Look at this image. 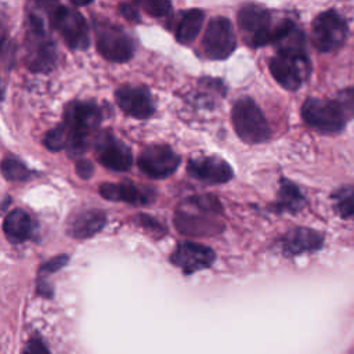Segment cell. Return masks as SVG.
I'll return each instance as SVG.
<instances>
[{
    "instance_id": "obj_1",
    "label": "cell",
    "mask_w": 354,
    "mask_h": 354,
    "mask_svg": "<svg viewBox=\"0 0 354 354\" xmlns=\"http://www.w3.org/2000/svg\"><path fill=\"white\" fill-rule=\"evenodd\" d=\"M238 26L250 47L281 44L297 29L290 19L274 22L271 12L257 4H246L239 8Z\"/></svg>"
},
{
    "instance_id": "obj_2",
    "label": "cell",
    "mask_w": 354,
    "mask_h": 354,
    "mask_svg": "<svg viewBox=\"0 0 354 354\" xmlns=\"http://www.w3.org/2000/svg\"><path fill=\"white\" fill-rule=\"evenodd\" d=\"M102 119L101 108L94 101H72L64 111L62 124L68 133V152L80 155L87 147V140L98 129Z\"/></svg>"
},
{
    "instance_id": "obj_3",
    "label": "cell",
    "mask_w": 354,
    "mask_h": 354,
    "mask_svg": "<svg viewBox=\"0 0 354 354\" xmlns=\"http://www.w3.org/2000/svg\"><path fill=\"white\" fill-rule=\"evenodd\" d=\"M57 61V48L46 30L44 19L37 12L28 17L25 64L32 72H48Z\"/></svg>"
},
{
    "instance_id": "obj_4",
    "label": "cell",
    "mask_w": 354,
    "mask_h": 354,
    "mask_svg": "<svg viewBox=\"0 0 354 354\" xmlns=\"http://www.w3.org/2000/svg\"><path fill=\"white\" fill-rule=\"evenodd\" d=\"M268 66L274 79L286 90H297L311 72V64L304 47L278 48Z\"/></svg>"
},
{
    "instance_id": "obj_5",
    "label": "cell",
    "mask_w": 354,
    "mask_h": 354,
    "mask_svg": "<svg viewBox=\"0 0 354 354\" xmlns=\"http://www.w3.org/2000/svg\"><path fill=\"white\" fill-rule=\"evenodd\" d=\"M231 119L234 130L242 141L260 144L270 138L268 123L259 105L250 97L236 100L231 111Z\"/></svg>"
},
{
    "instance_id": "obj_6",
    "label": "cell",
    "mask_w": 354,
    "mask_h": 354,
    "mask_svg": "<svg viewBox=\"0 0 354 354\" xmlns=\"http://www.w3.org/2000/svg\"><path fill=\"white\" fill-rule=\"evenodd\" d=\"M301 118L307 126L322 133H339L346 124V115L337 101L307 98L301 106Z\"/></svg>"
},
{
    "instance_id": "obj_7",
    "label": "cell",
    "mask_w": 354,
    "mask_h": 354,
    "mask_svg": "<svg viewBox=\"0 0 354 354\" xmlns=\"http://www.w3.org/2000/svg\"><path fill=\"white\" fill-rule=\"evenodd\" d=\"M95 44L98 53L111 62H126L134 53V44L131 37L120 26L105 22H94Z\"/></svg>"
},
{
    "instance_id": "obj_8",
    "label": "cell",
    "mask_w": 354,
    "mask_h": 354,
    "mask_svg": "<svg viewBox=\"0 0 354 354\" xmlns=\"http://www.w3.org/2000/svg\"><path fill=\"white\" fill-rule=\"evenodd\" d=\"M50 22L72 50H86L88 47V28L84 17L77 10L57 4L50 11Z\"/></svg>"
},
{
    "instance_id": "obj_9",
    "label": "cell",
    "mask_w": 354,
    "mask_h": 354,
    "mask_svg": "<svg viewBox=\"0 0 354 354\" xmlns=\"http://www.w3.org/2000/svg\"><path fill=\"white\" fill-rule=\"evenodd\" d=\"M187 209L180 207L176 212V227L181 231V234H187V235H209V234H214L213 231H220L221 225L203 216V214H218L221 213L223 207L220 205V202L210 195V199L207 201L206 206L203 207L202 213L199 214V209L196 207V205L188 199L185 203Z\"/></svg>"
},
{
    "instance_id": "obj_10",
    "label": "cell",
    "mask_w": 354,
    "mask_h": 354,
    "mask_svg": "<svg viewBox=\"0 0 354 354\" xmlns=\"http://www.w3.org/2000/svg\"><path fill=\"white\" fill-rule=\"evenodd\" d=\"M348 33L344 18L335 10H326L315 17L311 26V40L321 53L337 50Z\"/></svg>"
},
{
    "instance_id": "obj_11",
    "label": "cell",
    "mask_w": 354,
    "mask_h": 354,
    "mask_svg": "<svg viewBox=\"0 0 354 354\" xmlns=\"http://www.w3.org/2000/svg\"><path fill=\"white\" fill-rule=\"evenodd\" d=\"M236 47V37L232 25L225 17H214L209 21L203 37L202 48L210 59H225Z\"/></svg>"
},
{
    "instance_id": "obj_12",
    "label": "cell",
    "mask_w": 354,
    "mask_h": 354,
    "mask_svg": "<svg viewBox=\"0 0 354 354\" xmlns=\"http://www.w3.org/2000/svg\"><path fill=\"white\" fill-rule=\"evenodd\" d=\"M180 162V155L166 144H151L145 147L137 159L140 170L152 178H166L171 176Z\"/></svg>"
},
{
    "instance_id": "obj_13",
    "label": "cell",
    "mask_w": 354,
    "mask_h": 354,
    "mask_svg": "<svg viewBox=\"0 0 354 354\" xmlns=\"http://www.w3.org/2000/svg\"><path fill=\"white\" fill-rule=\"evenodd\" d=\"M94 153L97 160L104 167L113 171H126L133 165L130 148L108 131L97 136L94 142Z\"/></svg>"
},
{
    "instance_id": "obj_14",
    "label": "cell",
    "mask_w": 354,
    "mask_h": 354,
    "mask_svg": "<svg viewBox=\"0 0 354 354\" xmlns=\"http://www.w3.org/2000/svg\"><path fill=\"white\" fill-rule=\"evenodd\" d=\"M119 108L134 119H148L155 112V102L149 90L144 86L123 84L115 91Z\"/></svg>"
},
{
    "instance_id": "obj_15",
    "label": "cell",
    "mask_w": 354,
    "mask_h": 354,
    "mask_svg": "<svg viewBox=\"0 0 354 354\" xmlns=\"http://www.w3.org/2000/svg\"><path fill=\"white\" fill-rule=\"evenodd\" d=\"M214 260L216 254L210 248L188 241L180 242L170 256V261L187 275L209 268Z\"/></svg>"
},
{
    "instance_id": "obj_16",
    "label": "cell",
    "mask_w": 354,
    "mask_h": 354,
    "mask_svg": "<svg viewBox=\"0 0 354 354\" xmlns=\"http://www.w3.org/2000/svg\"><path fill=\"white\" fill-rule=\"evenodd\" d=\"M187 173L192 178L206 184H223L230 181L234 176L231 166L224 159L214 155L189 159Z\"/></svg>"
},
{
    "instance_id": "obj_17",
    "label": "cell",
    "mask_w": 354,
    "mask_h": 354,
    "mask_svg": "<svg viewBox=\"0 0 354 354\" xmlns=\"http://www.w3.org/2000/svg\"><path fill=\"white\" fill-rule=\"evenodd\" d=\"M322 245H324L322 234L306 227H296L288 231L281 239V246L285 256L313 253L321 249Z\"/></svg>"
},
{
    "instance_id": "obj_18",
    "label": "cell",
    "mask_w": 354,
    "mask_h": 354,
    "mask_svg": "<svg viewBox=\"0 0 354 354\" xmlns=\"http://www.w3.org/2000/svg\"><path fill=\"white\" fill-rule=\"evenodd\" d=\"M98 192L108 201L127 202L131 205H144L152 198V192L149 189H141L137 184L130 181L102 183Z\"/></svg>"
},
{
    "instance_id": "obj_19",
    "label": "cell",
    "mask_w": 354,
    "mask_h": 354,
    "mask_svg": "<svg viewBox=\"0 0 354 354\" xmlns=\"http://www.w3.org/2000/svg\"><path fill=\"white\" fill-rule=\"evenodd\" d=\"M106 223V216L98 209L83 210L69 218L66 232L76 239H86L100 232Z\"/></svg>"
},
{
    "instance_id": "obj_20",
    "label": "cell",
    "mask_w": 354,
    "mask_h": 354,
    "mask_svg": "<svg viewBox=\"0 0 354 354\" xmlns=\"http://www.w3.org/2000/svg\"><path fill=\"white\" fill-rule=\"evenodd\" d=\"M3 232L10 243L18 245L32 235V220L22 209L11 210L3 221Z\"/></svg>"
},
{
    "instance_id": "obj_21",
    "label": "cell",
    "mask_w": 354,
    "mask_h": 354,
    "mask_svg": "<svg viewBox=\"0 0 354 354\" xmlns=\"http://www.w3.org/2000/svg\"><path fill=\"white\" fill-rule=\"evenodd\" d=\"M205 19V12L199 8H191L181 12L177 26H176V39L181 44H189L192 43Z\"/></svg>"
},
{
    "instance_id": "obj_22",
    "label": "cell",
    "mask_w": 354,
    "mask_h": 354,
    "mask_svg": "<svg viewBox=\"0 0 354 354\" xmlns=\"http://www.w3.org/2000/svg\"><path fill=\"white\" fill-rule=\"evenodd\" d=\"M304 205H306V199L301 195L300 189L292 181L286 178H281L277 202L274 205L275 212L297 213L304 207Z\"/></svg>"
},
{
    "instance_id": "obj_23",
    "label": "cell",
    "mask_w": 354,
    "mask_h": 354,
    "mask_svg": "<svg viewBox=\"0 0 354 354\" xmlns=\"http://www.w3.org/2000/svg\"><path fill=\"white\" fill-rule=\"evenodd\" d=\"M332 205L342 218L354 216V185H343L333 191Z\"/></svg>"
},
{
    "instance_id": "obj_24",
    "label": "cell",
    "mask_w": 354,
    "mask_h": 354,
    "mask_svg": "<svg viewBox=\"0 0 354 354\" xmlns=\"http://www.w3.org/2000/svg\"><path fill=\"white\" fill-rule=\"evenodd\" d=\"M1 173L7 180L22 181L32 177V171L15 156H7L1 162Z\"/></svg>"
},
{
    "instance_id": "obj_25",
    "label": "cell",
    "mask_w": 354,
    "mask_h": 354,
    "mask_svg": "<svg viewBox=\"0 0 354 354\" xmlns=\"http://www.w3.org/2000/svg\"><path fill=\"white\" fill-rule=\"evenodd\" d=\"M43 144L47 149L53 152H58L68 148V133L64 124H58L54 129L48 130L43 138Z\"/></svg>"
},
{
    "instance_id": "obj_26",
    "label": "cell",
    "mask_w": 354,
    "mask_h": 354,
    "mask_svg": "<svg viewBox=\"0 0 354 354\" xmlns=\"http://www.w3.org/2000/svg\"><path fill=\"white\" fill-rule=\"evenodd\" d=\"M149 15L153 17H163L167 12H170L171 4L169 1H160V0H145L138 3Z\"/></svg>"
},
{
    "instance_id": "obj_27",
    "label": "cell",
    "mask_w": 354,
    "mask_h": 354,
    "mask_svg": "<svg viewBox=\"0 0 354 354\" xmlns=\"http://www.w3.org/2000/svg\"><path fill=\"white\" fill-rule=\"evenodd\" d=\"M337 102L346 116L354 118V87L343 88L337 95Z\"/></svg>"
},
{
    "instance_id": "obj_28",
    "label": "cell",
    "mask_w": 354,
    "mask_h": 354,
    "mask_svg": "<svg viewBox=\"0 0 354 354\" xmlns=\"http://www.w3.org/2000/svg\"><path fill=\"white\" fill-rule=\"evenodd\" d=\"M66 263H68V256H66V254H61V256L53 257V259H50L48 261H46V263L40 267L39 275H43V274H44V277H46L47 274L55 272V271H58L59 268H62Z\"/></svg>"
},
{
    "instance_id": "obj_29",
    "label": "cell",
    "mask_w": 354,
    "mask_h": 354,
    "mask_svg": "<svg viewBox=\"0 0 354 354\" xmlns=\"http://www.w3.org/2000/svg\"><path fill=\"white\" fill-rule=\"evenodd\" d=\"M22 354H50V351L47 346L43 343V340L35 336V337H30L29 342L25 344Z\"/></svg>"
},
{
    "instance_id": "obj_30",
    "label": "cell",
    "mask_w": 354,
    "mask_h": 354,
    "mask_svg": "<svg viewBox=\"0 0 354 354\" xmlns=\"http://www.w3.org/2000/svg\"><path fill=\"white\" fill-rule=\"evenodd\" d=\"M76 173H77V176H79L80 178L87 180V178H90V177L93 176V173H94V166L91 165V162H88V160H86V159H82V160H79V162L76 163Z\"/></svg>"
},
{
    "instance_id": "obj_31",
    "label": "cell",
    "mask_w": 354,
    "mask_h": 354,
    "mask_svg": "<svg viewBox=\"0 0 354 354\" xmlns=\"http://www.w3.org/2000/svg\"><path fill=\"white\" fill-rule=\"evenodd\" d=\"M120 14H122L124 18H127L129 21H133V22H138V21L141 19L138 11L133 7V4H127V3L122 4V6H120Z\"/></svg>"
}]
</instances>
